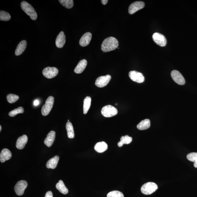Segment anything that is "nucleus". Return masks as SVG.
I'll return each mask as SVG.
<instances>
[{"label": "nucleus", "mask_w": 197, "mask_h": 197, "mask_svg": "<svg viewBox=\"0 0 197 197\" xmlns=\"http://www.w3.org/2000/svg\"><path fill=\"white\" fill-rule=\"evenodd\" d=\"M119 42L116 38L110 37L106 38L101 45V50L104 52H109L116 49Z\"/></svg>", "instance_id": "nucleus-1"}, {"label": "nucleus", "mask_w": 197, "mask_h": 197, "mask_svg": "<svg viewBox=\"0 0 197 197\" xmlns=\"http://www.w3.org/2000/svg\"><path fill=\"white\" fill-rule=\"evenodd\" d=\"M21 9L28 16H30L31 19L36 20L37 19V15L36 12L29 3L26 1H23L21 3Z\"/></svg>", "instance_id": "nucleus-2"}, {"label": "nucleus", "mask_w": 197, "mask_h": 197, "mask_svg": "<svg viewBox=\"0 0 197 197\" xmlns=\"http://www.w3.org/2000/svg\"><path fill=\"white\" fill-rule=\"evenodd\" d=\"M158 188L157 185L156 183L149 182L144 184L142 186L141 191L143 194L151 195L156 191Z\"/></svg>", "instance_id": "nucleus-3"}, {"label": "nucleus", "mask_w": 197, "mask_h": 197, "mask_svg": "<svg viewBox=\"0 0 197 197\" xmlns=\"http://www.w3.org/2000/svg\"><path fill=\"white\" fill-rule=\"evenodd\" d=\"M54 103V98L52 96L49 97L46 99L45 104L41 109V113L46 116L49 114L53 107Z\"/></svg>", "instance_id": "nucleus-4"}, {"label": "nucleus", "mask_w": 197, "mask_h": 197, "mask_svg": "<svg viewBox=\"0 0 197 197\" xmlns=\"http://www.w3.org/2000/svg\"><path fill=\"white\" fill-rule=\"evenodd\" d=\"M101 113L102 115L106 117H111L117 114L118 110L114 107L109 105L102 108Z\"/></svg>", "instance_id": "nucleus-5"}, {"label": "nucleus", "mask_w": 197, "mask_h": 197, "mask_svg": "<svg viewBox=\"0 0 197 197\" xmlns=\"http://www.w3.org/2000/svg\"><path fill=\"white\" fill-rule=\"evenodd\" d=\"M58 70L54 67H48L45 68L43 71V73L45 77L48 78H54L58 74Z\"/></svg>", "instance_id": "nucleus-6"}, {"label": "nucleus", "mask_w": 197, "mask_h": 197, "mask_svg": "<svg viewBox=\"0 0 197 197\" xmlns=\"http://www.w3.org/2000/svg\"><path fill=\"white\" fill-rule=\"evenodd\" d=\"M28 186L27 182L25 180H21L18 182L15 186L14 190L18 196H21L24 193L25 190Z\"/></svg>", "instance_id": "nucleus-7"}, {"label": "nucleus", "mask_w": 197, "mask_h": 197, "mask_svg": "<svg viewBox=\"0 0 197 197\" xmlns=\"http://www.w3.org/2000/svg\"><path fill=\"white\" fill-rule=\"evenodd\" d=\"M111 79V76L110 75L100 76L97 78L95 84L98 87H104L108 84Z\"/></svg>", "instance_id": "nucleus-8"}, {"label": "nucleus", "mask_w": 197, "mask_h": 197, "mask_svg": "<svg viewBox=\"0 0 197 197\" xmlns=\"http://www.w3.org/2000/svg\"><path fill=\"white\" fill-rule=\"evenodd\" d=\"M145 6V3L142 1H137L130 5L128 8V13L133 14L139 10L143 9Z\"/></svg>", "instance_id": "nucleus-9"}, {"label": "nucleus", "mask_w": 197, "mask_h": 197, "mask_svg": "<svg viewBox=\"0 0 197 197\" xmlns=\"http://www.w3.org/2000/svg\"><path fill=\"white\" fill-rule=\"evenodd\" d=\"M171 76L173 81L177 84L180 85L185 84L184 78L179 71L176 70H173L171 73Z\"/></svg>", "instance_id": "nucleus-10"}, {"label": "nucleus", "mask_w": 197, "mask_h": 197, "mask_svg": "<svg viewBox=\"0 0 197 197\" xmlns=\"http://www.w3.org/2000/svg\"><path fill=\"white\" fill-rule=\"evenodd\" d=\"M128 75L131 80L137 83H142L145 81L144 77L142 73L136 71H130Z\"/></svg>", "instance_id": "nucleus-11"}, {"label": "nucleus", "mask_w": 197, "mask_h": 197, "mask_svg": "<svg viewBox=\"0 0 197 197\" xmlns=\"http://www.w3.org/2000/svg\"><path fill=\"white\" fill-rule=\"evenodd\" d=\"M153 41L160 46H165L166 44V40L163 35L158 33H154L152 37Z\"/></svg>", "instance_id": "nucleus-12"}, {"label": "nucleus", "mask_w": 197, "mask_h": 197, "mask_svg": "<svg viewBox=\"0 0 197 197\" xmlns=\"http://www.w3.org/2000/svg\"><path fill=\"white\" fill-rule=\"evenodd\" d=\"M92 35L91 33L87 32L83 35L79 41V44L82 46L84 47L89 45L91 41Z\"/></svg>", "instance_id": "nucleus-13"}, {"label": "nucleus", "mask_w": 197, "mask_h": 197, "mask_svg": "<svg viewBox=\"0 0 197 197\" xmlns=\"http://www.w3.org/2000/svg\"><path fill=\"white\" fill-rule=\"evenodd\" d=\"M66 42V36L63 31H61L58 35L56 40V45L59 48H63Z\"/></svg>", "instance_id": "nucleus-14"}, {"label": "nucleus", "mask_w": 197, "mask_h": 197, "mask_svg": "<svg viewBox=\"0 0 197 197\" xmlns=\"http://www.w3.org/2000/svg\"><path fill=\"white\" fill-rule=\"evenodd\" d=\"M28 138L26 135L19 137L16 141V146L18 149H22L24 148L25 145L27 143Z\"/></svg>", "instance_id": "nucleus-15"}, {"label": "nucleus", "mask_w": 197, "mask_h": 197, "mask_svg": "<svg viewBox=\"0 0 197 197\" xmlns=\"http://www.w3.org/2000/svg\"><path fill=\"white\" fill-rule=\"evenodd\" d=\"M12 154L10 151L7 148H4L0 154V161L4 163L6 161L9 160L11 157Z\"/></svg>", "instance_id": "nucleus-16"}, {"label": "nucleus", "mask_w": 197, "mask_h": 197, "mask_svg": "<svg viewBox=\"0 0 197 197\" xmlns=\"http://www.w3.org/2000/svg\"><path fill=\"white\" fill-rule=\"evenodd\" d=\"M56 133L54 131H51L48 134L46 138L44 140V143L46 146L50 147L53 144L54 141Z\"/></svg>", "instance_id": "nucleus-17"}, {"label": "nucleus", "mask_w": 197, "mask_h": 197, "mask_svg": "<svg viewBox=\"0 0 197 197\" xmlns=\"http://www.w3.org/2000/svg\"><path fill=\"white\" fill-rule=\"evenodd\" d=\"M87 64V62L86 60L83 59L80 61L78 63L77 66L74 69L75 72L80 74L82 73L86 68Z\"/></svg>", "instance_id": "nucleus-18"}, {"label": "nucleus", "mask_w": 197, "mask_h": 197, "mask_svg": "<svg viewBox=\"0 0 197 197\" xmlns=\"http://www.w3.org/2000/svg\"><path fill=\"white\" fill-rule=\"evenodd\" d=\"M59 160V156H56L53 157V158L48 160L47 163L46 164L47 168L54 169L57 166Z\"/></svg>", "instance_id": "nucleus-19"}, {"label": "nucleus", "mask_w": 197, "mask_h": 197, "mask_svg": "<svg viewBox=\"0 0 197 197\" xmlns=\"http://www.w3.org/2000/svg\"><path fill=\"white\" fill-rule=\"evenodd\" d=\"M27 46V42L25 40L21 41L18 44L15 51V54L18 56L24 52Z\"/></svg>", "instance_id": "nucleus-20"}, {"label": "nucleus", "mask_w": 197, "mask_h": 197, "mask_svg": "<svg viewBox=\"0 0 197 197\" xmlns=\"http://www.w3.org/2000/svg\"><path fill=\"white\" fill-rule=\"evenodd\" d=\"M95 150L98 153H101L106 151L108 148V145L104 142L98 143L95 145Z\"/></svg>", "instance_id": "nucleus-21"}, {"label": "nucleus", "mask_w": 197, "mask_h": 197, "mask_svg": "<svg viewBox=\"0 0 197 197\" xmlns=\"http://www.w3.org/2000/svg\"><path fill=\"white\" fill-rule=\"evenodd\" d=\"M151 126V121L148 119H145L141 121L137 125V128L140 130L148 129Z\"/></svg>", "instance_id": "nucleus-22"}, {"label": "nucleus", "mask_w": 197, "mask_h": 197, "mask_svg": "<svg viewBox=\"0 0 197 197\" xmlns=\"http://www.w3.org/2000/svg\"><path fill=\"white\" fill-rule=\"evenodd\" d=\"M56 188L60 193L66 195L68 193V189L65 186L62 180H59V182L56 185Z\"/></svg>", "instance_id": "nucleus-23"}, {"label": "nucleus", "mask_w": 197, "mask_h": 197, "mask_svg": "<svg viewBox=\"0 0 197 197\" xmlns=\"http://www.w3.org/2000/svg\"><path fill=\"white\" fill-rule=\"evenodd\" d=\"M66 128L67 132L68 137L69 138H74L75 137V133L73 125L70 122H67Z\"/></svg>", "instance_id": "nucleus-24"}, {"label": "nucleus", "mask_w": 197, "mask_h": 197, "mask_svg": "<svg viewBox=\"0 0 197 197\" xmlns=\"http://www.w3.org/2000/svg\"><path fill=\"white\" fill-rule=\"evenodd\" d=\"M132 141V138L128 135L122 136L121 138V141L118 143V146L122 147L124 144H128Z\"/></svg>", "instance_id": "nucleus-25"}, {"label": "nucleus", "mask_w": 197, "mask_h": 197, "mask_svg": "<svg viewBox=\"0 0 197 197\" xmlns=\"http://www.w3.org/2000/svg\"><path fill=\"white\" fill-rule=\"evenodd\" d=\"M91 99L90 96L86 97L84 100L83 104V113L84 114H87L91 106Z\"/></svg>", "instance_id": "nucleus-26"}, {"label": "nucleus", "mask_w": 197, "mask_h": 197, "mask_svg": "<svg viewBox=\"0 0 197 197\" xmlns=\"http://www.w3.org/2000/svg\"><path fill=\"white\" fill-rule=\"evenodd\" d=\"M59 1L63 6L67 9H71L74 5L73 0H59Z\"/></svg>", "instance_id": "nucleus-27"}, {"label": "nucleus", "mask_w": 197, "mask_h": 197, "mask_svg": "<svg viewBox=\"0 0 197 197\" xmlns=\"http://www.w3.org/2000/svg\"><path fill=\"white\" fill-rule=\"evenodd\" d=\"M11 18L9 13L6 11L1 10L0 11V20L1 21H7Z\"/></svg>", "instance_id": "nucleus-28"}, {"label": "nucleus", "mask_w": 197, "mask_h": 197, "mask_svg": "<svg viewBox=\"0 0 197 197\" xmlns=\"http://www.w3.org/2000/svg\"><path fill=\"white\" fill-rule=\"evenodd\" d=\"M24 109L22 107H19L12 111H11L9 113V116L11 117H14L19 113H24Z\"/></svg>", "instance_id": "nucleus-29"}, {"label": "nucleus", "mask_w": 197, "mask_h": 197, "mask_svg": "<svg viewBox=\"0 0 197 197\" xmlns=\"http://www.w3.org/2000/svg\"><path fill=\"white\" fill-rule=\"evenodd\" d=\"M19 99V96L14 94H9L7 96V100L11 104L16 102Z\"/></svg>", "instance_id": "nucleus-30"}, {"label": "nucleus", "mask_w": 197, "mask_h": 197, "mask_svg": "<svg viewBox=\"0 0 197 197\" xmlns=\"http://www.w3.org/2000/svg\"><path fill=\"white\" fill-rule=\"evenodd\" d=\"M107 197H124V195L121 192L113 191L108 193L107 195Z\"/></svg>", "instance_id": "nucleus-31"}, {"label": "nucleus", "mask_w": 197, "mask_h": 197, "mask_svg": "<svg viewBox=\"0 0 197 197\" xmlns=\"http://www.w3.org/2000/svg\"><path fill=\"white\" fill-rule=\"evenodd\" d=\"M187 158L189 161L193 162H197V153L193 152L189 153L187 155Z\"/></svg>", "instance_id": "nucleus-32"}, {"label": "nucleus", "mask_w": 197, "mask_h": 197, "mask_svg": "<svg viewBox=\"0 0 197 197\" xmlns=\"http://www.w3.org/2000/svg\"><path fill=\"white\" fill-rule=\"evenodd\" d=\"M45 197H53V195L52 192L51 191H49L46 193Z\"/></svg>", "instance_id": "nucleus-33"}, {"label": "nucleus", "mask_w": 197, "mask_h": 197, "mask_svg": "<svg viewBox=\"0 0 197 197\" xmlns=\"http://www.w3.org/2000/svg\"><path fill=\"white\" fill-rule=\"evenodd\" d=\"M39 104V101L37 100H36L34 102V105L35 106H37Z\"/></svg>", "instance_id": "nucleus-34"}, {"label": "nucleus", "mask_w": 197, "mask_h": 197, "mask_svg": "<svg viewBox=\"0 0 197 197\" xmlns=\"http://www.w3.org/2000/svg\"><path fill=\"white\" fill-rule=\"evenodd\" d=\"M108 1V0H102V1H101V3H102L103 5H106V4H107Z\"/></svg>", "instance_id": "nucleus-35"}, {"label": "nucleus", "mask_w": 197, "mask_h": 197, "mask_svg": "<svg viewBox=\"0 0 197 197\" xmlns=\"http://www.w3.org/2000/svg\"><path fill=\"white\" fill-rule=\"evenodd\" d=\"M194 166L195 168H197V162H195L194 163Z\"/></svg>", "instance_id": "nucleus-36"}, {"label": "nucleus", "mask_w": 197, "mask_h": 197, "mask_svg": "<svg viewBox=\"0 0 197 197\" xmlns=\"http://www.w3.org/2000/svg\"><path fill=\"white\" fill-rule=\"evenodd\" d=\"M1 126H0V131H1Z\"/></svg>", "instance_id": "nucleus-37"}]
</instances>
